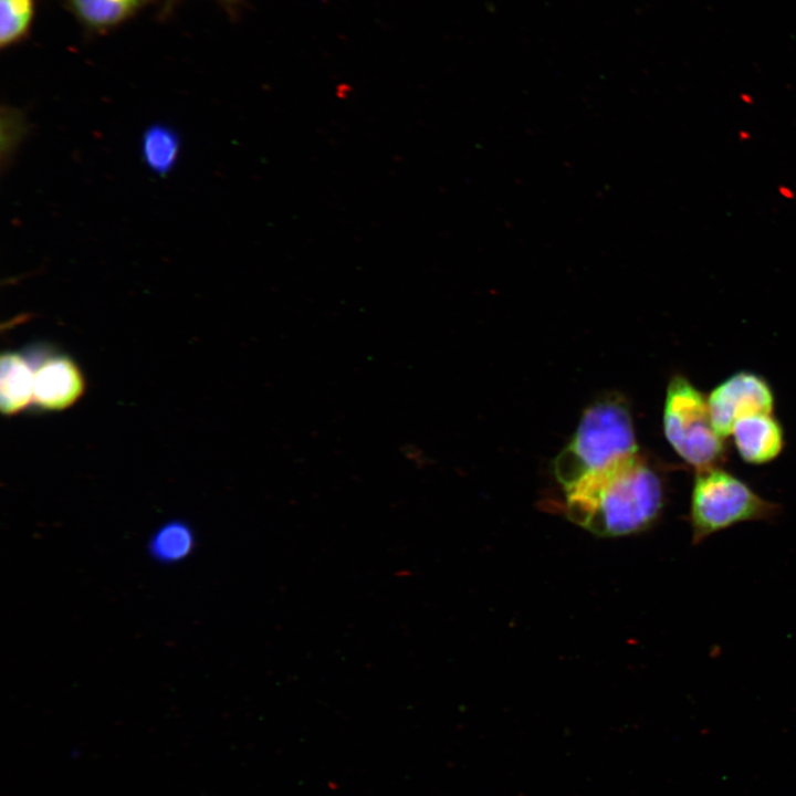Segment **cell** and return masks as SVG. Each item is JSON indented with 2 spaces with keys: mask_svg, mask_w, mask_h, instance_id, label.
<instances>
[{
  "mask_svg": "<svg viewBox=\"0 0 796 796\" xmlns=\"http://www.w3.org/2000/svg\"><path fill=\"white\" fill-rule=\"evenodd\" d=\"M567 516L604 536L643 531L662 513L666 488L639 452L565 489Z\"/></svg>",
  "mask_w": 796,
  "mask_h": 796,
  "instance_id": "cell-1",
  "label": "cell"
},
{
  "mask_svg": "<svg viewBox=\"0 0 796 796\" xmlns=\"http://www.w3.org/2000/svg\"><path fill=\"white\" fill-rule=\"evenodd\" d=\"M1 154L2 163L13 155L19 143L27 134L25 116L18 109L2 108L1 114Z\"/></svg>",
  "mask_w": 796,
  "mask_h": 796,
  "instance_id": "cell-13",
  "label": "cell"
},
{
  "mask_svg": "<svg viewBox=\"0 0 796 796\" xmlns=\"http://www.w3.org/2000/svg\"><path fill=\"white\" fill-rule=\"evenodd\" d=\"M34 367L18 352H3L0 362V407L13 416L33 402Z\"/></svg>",
  "mask_w": 796,
  "mask_h": 796,
  "instance_id": "cell-8",
  "label": "cell"
},
{
  "mask_svg": "<svg viewBox=\"0 0 796 796\" xmlns=\"http://www.w3.org/2000/svg\"><path fill=\"white\" fill-rule=\"evenodd\" d=\"M664 436L677 454L695 470L722 467L725 438L715 430L708 396L684 375L670 379L663 406Z\"/></svg>",
  "mask_w": 796,
  "mask_h": 796,
  "instance_id": "cell-4",
  "label": "cell"
},
{
  "mask_svg": "<svg viewBox=\"0 0 796 796\" xmlns=\"http://www.w3.org/2000/svg\"><path fill=\"white\" fill-rule=\"evenodd\" d=\"M140 150L146 166L156 175L166 176L179 157V135L167 124H153L142 136Z\"/></svg>",
  "mask_w": 796,
  "mask_h": 796,
  "instance_id": "cell-10",
  "label": "cell"
},
{
  "mask_svg": "<svg viewBox=\"0 0 796 796\" xmlns=\"http://www.w3.org/2000/svg\"><path fill=\"white\" fill-rule=\"evenodd\" d=\"M221 1L227 2V3H231V2H233L234 0H221Z\"/></svg>",
  "mask_w": 796,
  "mask_h": 796,
  "instance_id": "cell-15",
  "label": "cell"
},
{
  "mask_svg": "<svg viewBox=\"0 0 796 796\" xmlns=\"http://www.w3.org/2000/svg\"><path fill=\"white\" fill-rule=\"evenodd\" d=\"M730 436L741 459L755 465L775 460L785 446L783 426L773 413H756L739 419Z\"/></svg>",
  "mask_w": 796,
  "mask_h": 796,
  "instance_id": "cell-7",
  "label": "cell"
},
{
  "mask_svg": "<svg viewBox=\"0 0 796 796\" xmlns=\"http://www.w3.org/2000/svg\"><path fill=\"white\" fill-rule=\"evenodd\" d=\"M33 367V404L36 407L60 411L71 407L82 397L85 380L80 367L70 356L50 355Z\"/></svg>",
  "mask_w": 796,
  "mask_h": 796,
  "instance_id": "cell-6",
  "label": "cell"
},
{
  "mask_svg": "<svg viewBox=\"0 0 796 796\" xmlns=\"http://www.w3.org/2000/svg\"><path fill=\"white\" fill-rule=\"evenodd\" d=\"M781 510L722 467L695 470L689 509L692 543L741 523L772 522Z\"/></svg>",
  "mask_w": 796,
  "mask_h": 796,
  "instance_id": "cell-3",
  "label": "cell"
},
{
  "mask_svg": "<svg viewBox=\"0 0 796 796\" xmlns=\"http://www.w3.org/2000/svg\"><path fill=\"white\" fill-rule=\"evenodd\" d=\"M151 1L66 0V7L88 31L105 33L133 18Z\"/></svg>",
  "mask_w": 796,
  "mask_h": 796,
  "instance_id": "cell-9",
  "label": "cell"
},
{
  "mask_svg": "<svg viewBox=\"0 0 796 796\" xmlns=\"http://www.w3.org/2000/svg\"><path fill=\"white\" fill-rule=\"evenodd\" d=\"M778 190H779V193H781L783 197L787 198V199H790V198L794 197L793 190H792L790 188H788V187H783V186H782V187H779Z\"/></svg>",
  "mask_w": 796,
  "mask_h": 796,
  "instance_id": "cell-14",
  "label": "cell"
},
{
  "mask_svg": "<svg viewBox=\"0 0 796 796\" xmlns=\"http://www.w3.org/2000/svg\"><path fill=\"white\" fill-rule=\"evenodd\" d=\"M706 396L713 426L725 439L739 419L756 413H773L775 405L769 383L748 370L730 375Z\"/></svg>",
  "mask_w": 796,
  "mask_h": 796,
  "instance_id": "cell-5",
  "label": "cell"
},
{
  "mask_svg": "<svg viewBox=\"0 0 796 796\" xmlns=\"http://www.w3.org/2000/svg\"><path fill=\"white\" fill-rule=\"evenodd\" d=\"M638 453L629 410L618 398L597 401L586 409L569 443L554 463L564 490Z\"/></svg>",
  "mask_w": 796,
  "mask_h": 796,
  "instance_id": "cell-2",
  "label": "cell"
},
{
  "mask_svg": "<svg viewBox=\"0 0 796 796\" xmlns=\"http://www.w3.org/2000/svg\"><path fill=\"white\" fill-rule=\"evenodd\" d=\"M193 545L195 536L189 525L181 521H170L153 534L148 548L157 561L175 563L187 557Z\"/></svg>",
  "mask_w": 796,
  "mask_h": 796,
  "instance_id": "cell-11",
  "label": "cell"
},
{
  "mask_svg": "<svg viewBox=\"0 0 796 796\" xmlns=\"http://www.w3.org/2000/svg\"><path fill=\"white\" fill-rule=\"evenodd\" d=\"M34 13L35 0H0L1 49L15 45L29 35Z\"/></svg>",
  "mask_w": 796,
  "mask_h": 796,
  "instance_id": "cell-12",
  "label": "cell"
}]
</instances>
